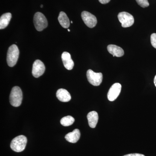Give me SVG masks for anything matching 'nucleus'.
<instances>
[{
    "mask_svg": "<svg viewBox=\"0 0 156 156\" xmlns=\"http://www.w3.org/2000/svg\"><path fill=\"white\" fill-rule=\"evenodd\" d=\"M108 51L109 53L116 57H122L124 55V51L123 49L116 45H109L107 47Z\"/></svg>",
    "mask_w": 156,
    "mask_h": 156,
    "instance_id": "12",
    "label": "nucleus"
},
{
    "mask_svg": "<svg viewBox=\"0 0 156 156\" xmlns=\"http://www.w3.org/2000/svg\"><path fill=\"white\" fill-rule=\"evenodd\" d=\"M12 17L11 13H7L3 14L0 18V29L1 30L5 28L9 25V22Z\"/></svg>",
    "mask_w": 156,
    "mask_h": 156,
    "instance_id": "16",
    "label": "nucleus"
},
{
    "mask_svg": "<svg viewBox=\"0 0 156 156\" xmlns=\"http://www.w3.org/2000/svg\"><path fill=\"white\" fill-rule=\"evenodd\" d=\"M68 30L69 32H70V30L69 29H68Z\"/></svg>",
    "mask_w": 156,
    "mask_h": 156,
    "instance_id": "24",
    "label": "nucleus"
},
{
    "mask_svg": "<svg viewBox=\"0 0 156 156\" xmlns=\"http://www.w3.org/2000/svg\"><path fill=\"white\" fill-rule=\"evenodd\" d=\"M80 132L78 129L74 130L72 132L66 134L65 139L67 141L72 143H76L77 142L80 137Z\"/></svg>",
    "mask_w": 156,
    "mask_h": 156,
    "instance_id": "13",
    "label": "nucleus"
},
{
    "mask_svg": "<svg viewBox=\"0 0 156 156\" xmlns=\"http://www.w3.org/2000/svg\"><path fill=\"white\" fill-rule=\"evenodd\" d=\"M27 143V138L24 135H19L15 137L11 143V148L16 152H20L25 149Z\"/></svg>",
    "mask_w": 156,
    "mask_h": 156,
    "instance_id": "1",
    "label": "nucleus"
},
{
    "mask_svg": "<svg viewBox=\"0 0 156 156\" xmlns=\"http://www.w3.org/2000/svg\"><path fill=\"white\" fill-rule=\"evenodd\" d=\"M56 97L62 102H68L71 99V96L67 90L63 89H60L56 92Z\"/></svg>",
    "mask_w": 156,
    "mask_h": 156,
    "instance_id": "11",
    "label": "nucleus"
},
{
    "mask_svg": "<svg viewBox=\"0 0 156 156\" xmlns=\"http://www.w3.org/2000/svg\"><path fill=\"white\" fill-rule=\"evenodd\" d=\"M19 50L17 45H11L8 50L7 62L10 67H13L17 63L19 56Z\"/></svg>",
    "mask_w": 156,
    "mask_h": 156,
    "instance_id": "2",
    "label": "nucleus"
},
{
    "mask_svg": "<svg viewBox=\"0 0 156 156\" xmlns=\"http://www.w3.org/2000/svg\"><path fill=\"white\" fill-rule=\"evenodd\" d=\"M98 1H99V2H100L101 4H106L109 2L111 0H98Z\"/></svg>",
    "mask_w": 156,
    "mask_h": 156,
    "instance_id": "21",
    "label": "nucleus"
},
{
    "mask_svg": "<svg viewBox=\"0 0 156 156\" xmlns=\"http://www.w3.org/2000/svg\"><path fill=\"white\" fill-rule=\"evenodd\" d=\"M10 102L14 107H19L22 103L23 93L21 89L18 87H14L12 88L10 93Z\"/></svg>",
    "mask_w": 156,
    "mask_h": 156,
    "instance_id": "3",
    "label": "nucleus"
},
{
    "mask_svg": "<svg viewBox=\"0 0 156 156\" xmlns=\"http://www.w3.org/2000/svg\"><path fill=\"white\" fill-rule=\"evenodd\" d=\"M151 41L153 47L156 49V34L154 33L151 35Z\"/></svg>",
    "mask_w": 156,
    "mask_h": 156,
    "instance_id": "19",
    "label": "nucleus"
},
{
    "mask_svg": "<svg viewBox=\"0 0 156 156\" xmlns=\"http://www.w3.org/2000/svg\"><path fill=\"white\" fill-rule=\"evenodd\" d=\"M81 17L84 23L89 28H93L97 24L96 17L89 12L83 11L81 14Z\"/></svg>",
    "mask_w": 156,
    "mask_h": 156,
    "instance_id": "7",
    "label": "nucleus"
},
{
    "mask_svg": "<svg viewBox=\"0 0 156 156\" xmlns=\"http://www.w3.org/2000/svg\"><path fill=\"white\" fill-rule=\"evenodd\" d=\"M154 84L156 87V75L155 76L154 79Z\"/></svg>",
    "mask_w": 156,
    "mask_h": 156,
    "instance_id": "22",
    "label": "nucleus"
},
{
    "mask_svg": "<svg viewBox=\"0 0 156 156\" xmlns=\"http://www.w3.org/2000/svg\"><path fill=\"white\" fill-rule=\"evenodd\" d=\"M136 2L140 7L143 8H146L149 6L148 0H136Z\"/></svg>",
    "mask_w": 156,
    "mask_h": 156,
    "instance_id": "18",
    "label": "nucleus"
},
{
    "mask_svg": "<svg viewBox=\"0 0 156 156\" xmlns=\"http://www.w3.org/2000/svg\"><path fill=\"white\" fill-rule=\"evenodd\" d=\"M122 89V86L119 83L114 84L109 90L107 97L110 101H114L119 95Z\"/></svg>",
    "mask_w": 156,
    "mask_h": 156,
    "instance_id": "9",
    "label": "nucleus"
},
{
    "mask_svg": "<svg viewBox=\"0 0 156 156\" xmlns=\"http://www.w3.org/2000/svg\"><path fill=\"white\" fill-rule=\"evenodd\" d=\"M71 23H73V21H71Z\"/></svg>",
    "mask_w": 156,
    "mask_h": 156,
    "instance_id": "25",
    "label": "nucleus"
},
{
    "mask_svg": "<svg viewBox=\"0 0 156 156\" xmlns=\"http://www.w3.org/2000/svg\"><path fill=\"white\" fill-rule=\"evenodd\" d=\"M87 76L88 80L90 84L94 86H98L102 83L103 75L101 73L94 72L91 69L87 71Z\"/></svg>",
    "mask_w": 156,
    "mask_h": 156,
    "instance_id": "5",
    "label": "nucleus"
},
{
    "mask_svg": "<svg viewBox=\"0 0 156 156\" xmlns=\"http://www.w3.org/2000/svg\"><path fill=\"white\" fill-rule=\"evenodd\" d=\"M62 60L64 67L68 70H72L74 66V63L72 59L70 54L67 52H64L62 54Z\"/></svg>",
    "mask_w": 156,
    "mask_h": 156,
    "instance_id": "10",
    "label": "nucleus"
},
{
    "mask_svg": "<svg viewBox=\"0 0 156 156\" xmlns=\"http://www.w3.org/2000/svg\"><path fill=\"white\" fill-rule=\"evenodd\" d=\"M123 156H145L144 155L142 154H128L125 155Z\"/></svg>",
    "mask_w": 156,
    "mask_h": 156,
    "instance_id": "20",
    "label": "nucleus"
},
{
    "mask_svg": "<svg viewBox=\"0 0 156 156\" xmlns=\"http://www.w3.org/2000/svg\"><path fill=\"white\" fill-rule=\"evenodd\" d=\"M75 122V119L71 116L63 117L60 120V123L62 126L67 127L73 125Z\"/></svg>",
    "mask_w": 156,
    "mask_h": 156,
    "instance_id": "17",
    "label": "nucleus"
},
{
    "mask_svg": "<svg viewBox=\"0 0 156 156\" xmlns=\"http://www.w3.org/2000/svg\"><path fill=\"white\" fill-rule=\"evenodd\" d=\"M34 23L35 28L38 31H41L44 30L48 26L47 18L41 12H37L34 14Z\"/></svg>",
    "mask_w": 156,
    "mask_h": 156,
    "instance_id": "4",
    "label": "nucleus"
},
{
    "mask_svg": "<svg viewBox=\"0 0 156 156\" xmlns=\"http://www.w3.org/2000/svg\"><path fill=\"white\" fill-rule=\"evenodd\" d=\"M89 126L91 128H95L98 122V115L97 112L92 111L88 113L87 116Z\"/></svg>",
    "mask_w": 156,
    "mask_h": 156,
    "instance_id": "14",
    "label": "nucleus"
},
{
    "mask_svg": "<svg viewBox=\"0 0 156 156\" xmlns=\"http://www.w3.org/2000/svg\"><path fill=\"white\" fill-rule=\"evenodd\" d=\"M58 20L60 25L64 28H68L70 26L69 19L65 12L61 11L58 17Z\"/></svg>",
    "mask_w": 156,
    "mask_h": 156,
    "instance_id": "15",
    "label": "nucleus"
},
{
    "mask_svg": "<svg viewBox=\"0 0 156 156\" xmlns=\"http://www.w3.org/2000/svg\"><path fill=\"white\" fill-rule=\"evenodd\" d=\"M45 66L44 63L39 59H37L33 65L32 75L34 77L38 78L44 73Z\"/></svg>",
    "mask_w": 156,
    "mask_h": 156,
    "instance_id": "8",
    "label": "nucleus"
},
{
    "mask_svg": "<svg viewBox=\"0 0 156 156\" xmlns=\"http://www.w3.org/2000/svg\"><path fill=\"white\" fill-rule=\"evenodd\" d=\"M41 8H43V5H41Z\"/></svg>",
    "mask_w": 156,
    "mask_h": 156,
    "instance_id": "23",
    "label": "nucleus"
},
{
    "mask_svg": "<svg viewBox=\"0 0 156 156\" xmlns=\"http://www.w3.org/2000/svg\"><path fill=\"white\" fill-rule=\"evenodd\" d=\"M118 19L122 23L123 27H128L134 24V17L131 14L128 12H122L118 14Z\"/></svg>",
    "mask_w": 156,
    "mask_h": 156,
    "instance_id": "6",
    "label": "nucleus"
}]
</instances>
